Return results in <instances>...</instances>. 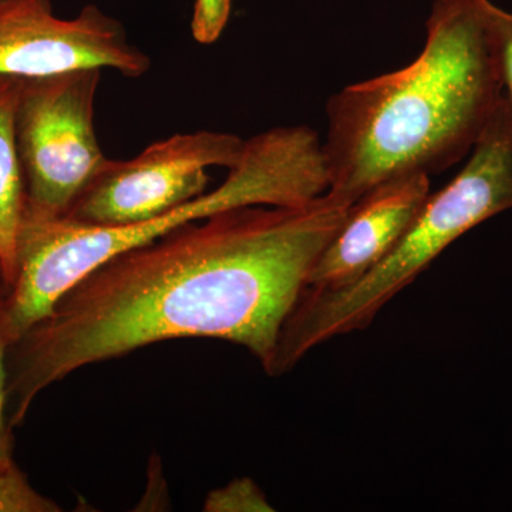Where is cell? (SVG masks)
I'll use <instances>...</instances> for the list:
<instances>
[{
    "instance_id": "6da1fadb",
    "label": "cell",
    "mask_w": 512,
    "mask_h": 512,
    "mask_svg": "<svg viewBox=\"0 0 512 512\" xmlns=\"http://www.w3.org/2000/svg\"><path fill=\"white\" fill-rule=\"evenodd\" d=\"M350 207L326 191L291 207L232 208L97 266L10 345V426L77 370L164 340H225L269 375L286 320Z\"/></svg>"
},
{
    "instance_id": "7a4b0ae2",
    "label": "cell",
    "mask_w": 512,
    "mask_h": 512,
    "mask_svg": "<svg viewBox=\"0 0 512 512\" xmlns=\"http://www.w3.org/2000/svg\"><path fill=\"white\" fill-rule=\"evenodd\" d=\"M490 0H436L423 52L326 103L330 194L353 204L404 174H439L473 150L504 96Z\"/></svg>"
},
{
    "instance_id": "3957f363",
    "label": "cell",
    "mask_w": 512,
    "mask_h": 512,
    "mask_svg": "<svg viewBox=\"0 0 512 512\" xmlns=\"http://www.w3.org/2000/svg\"><path fill=\"white\" fill-rule=\"evenodd\" d=\"M329 188L322 141L306 126L276 127L245 140L227 180L156 220L93 227L66 217L23 215L13 284L5 296L10 343L47 318L80 279L113 256L143 247L174 229L245 205L291 207Z\"/></svg>"
},
{
    "instance_id": "277c9868",
    "label": "cell",
    "mask_w": 512,
    "mask_h": 512,
    "mask_svg": "<svg viewBox=\"0 0 512 512\" xmlns=\"http://www.w3.org/2000/svg\"><path fill=\"white\" fill-rule=\"evenodd\" d=\"M512 208V101L503 96L463 170L427 197L386 258L348 286L305 289L282 329L271 376H281L323 343L365 330L394 296L470 229Z\"/></svg>"
},
{
    "instance_id": "5b68a950",
    "label": "cell",
    "mask_w": 512,
    "mask_h": 512,
    "mask_svg": "<svg viewBox=\"0 0 512 512\" xmlns=\"http://www.w3.org/2000/svg\"><path fill=\"white\" fill-rule=\"evenodd\" d=\"M101 69L23 80L16 140L25 215L64 217L107 160L94 130Z\"/></svg>"
},
{
    "instance_id": "8992f818",
    "label": "cell",
    "mask_w": 512,
    "mask_h": 512,
    "mask_svg": "<svg viewBox=\"0 0 512 512\" xmlns=\"http://www.w3.org/2000/svg\"><path fill=\"white\" fill-rule=\"evenodd\" d=\"M245 140L195 131L151 144L133 160L107 158L64 217L93 227L156 220L207 190L208 167H234Z\"/></svg>"
},
{
    "instance_id": "52a82bcc",
    "label": "cell",
    "mask_w": 512,
    "mask_h": 512,
    "mask_svg": "<svg viewBox=\"0 0 512 512\" xmlns=\"http://www.w3.org/2000/svg\"><path fill=\"white\" fill-rule=\"evenodd\" d=\"M150 57L128 42L119 20L94 5L73 19L53 12L52 0H0V76L36 79L79 69L148 73Z\"/></svg>"
},
{
    "instance_id": "ba28073f",
    "label": "cell",
    "mask_w": 512,
    "mask_h": 512,
    "mask_svg": "<svg viewBox=\"0 0 512 512\" xmlns=\"http://www.w3.org/2000/svg\"><path fill=\"white\" fill-rule=\"evenodd\" d=\"M429 195L430 175L420 173L397 175L366 191L313 265L306 289H338L362 278L392 252Z\"/></svg>"
},
{
    "instance_id": "9c48e42d",
    "label": "cell",
    "mask_w": 512,
    "mask_h": 512,
    "mask_svg": "<svg viewBox=\"0 0 512 512\" xmlns=\"http://www.w3.org/2000/svg\"><path fill=\"white\" fill-rule=\"evenodd\" d=\"M23 79L0 76V265L6 289L16 272V248L23 215L26 190L16 140V110Z\"/></svg>"
},
{
    "instance_id": "30bf717a",
    "label": "cell",
    "mask_w": 512,
    "mask_h": 512,
    "mask_svg": "<svg viewBox=\"0 0 512 512\" xmlns=\"http://www.w3.org/2000/svg\"><path fill=\"white\" fill-rule=\"evenodd\" d=\"M202 510L207 512H269L275 508L252 478L239 477L207 495Z\"/></svg>"
},
{
    "instance_id": "8fae6325",
    "label": "cell",
    "mask_w": 512,
    "mask_h": 512,
    "mask_svg": "<svg viewBox=\"0 0 512 512\" xmlns=\"http://www.w3.org/2000/svg\"><path fill=\"white\" fill-rule=\"evenodd\" d=\"M60 505L40 494L18 466L0 468V512H59Z\"/></svg>"
},
{
    "instance_id": "7c38bea8",
    "label": "cell",
    "mask_w": 512,
    "mask_h": 512,
    "mask_svg": "<svg viewBox=\"0 0 512 512\" xmlns=\"http://www.w3.org/2000/svg\"><path fill=\"white\" fill-rule=\"evenodd\" d=\"M5 284L0 279V468L16 466L13 461V427L8 414V356L12 343L5 326Z\"/></svg>"
},
{
    "instance_id": "4fadbf2b",
    "label": "cell",
    "mask_w": 512,
    "mask_h": 512,
    "mask_svg": "<svg viewBox=\"0 0 512 512\" xmlns=\"http://www.w3.org/2000/svg\"><path fill=\"white\" fill-rule=\"evenodd\" d=\"M494 28L500 52L501 77L504 93L512 101V15L494 8Z\"/></svg>"
},
{
    "instance_id": "5bb4252c",
    "label": "cell",
    "mask_w": 512,
    "mask_h": 512,
    "mask_svg": "<svg viewBox=\"0 0 512 512\" xmlns=\"http://www.w3.org/2000/svg\"><path fill=\"white\" fill-rule=\"evenodd\" d=\"M231 0H197L195 15L208 22H224L228 19Z\"/></svg>"
},
{
    "instance_id": "9a60e30c",
    "label": "cell",
    "mask_w": 512,
    "mask_h": 512,
    "mask_svg": "<svg viewBox=\"0 0 512 512\" xmlns=\"http://www.w3.org/2000/svg\"><path fill=\"white\" fill-rule=\"evenodd\" d=\"M0 279H2V281H3V276H2V265H0ZM3 284H5V282H3Z\"/></svg>"
}]
</instances>
